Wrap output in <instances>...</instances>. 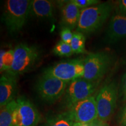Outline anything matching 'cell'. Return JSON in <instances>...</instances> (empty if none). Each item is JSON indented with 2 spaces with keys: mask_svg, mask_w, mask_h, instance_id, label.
Returning a JSON list of instances; mask_svg holds the SVG:
<instances>
[{
  "mask_svg": "<svg viewBox=\"0 0 126 126\" xmlns=\"http://www.w3.org/2000/svg\"><path fill=\"white\" fill-rule=\"evenodd\" d=\"M112 58L105 51L91 53L84 59L83 78L92 82H97L108 71Z\"/></svg>",
  "mask_w": 126,
  "mask_h": 126,
  "instance_id": "4",
  "label": "cell"
},
{
  "mask_svg": "<svg viewBox=\"0 0 126 126\" xmlns=\"http://www.w3.org/2000/svg\"><path fill=\"white\" fill-rule=\"evenodd\" d=\"M30 0H8L5 3L2 21L11 34L23 29L30 15Z\"/></svg>",
  "mask_w": 126,
  "mask_h": 126,
  "instance_id": "1",
  "label": "cell"
},
{
  "mask_svg": "<svg viewBox=\"0 0 126 126\" xmlns=\"http://www.w3.org/2000/svg\"><path fill=\"white\" fill-rule=\"evenodd\" d=\"M80 9H83L99 4L98 0H71Z\"/></svg>",
  "mask_w": 126,
  "mask_h": 126,
  "instance_id": "20",
  "label": "cell"
},
{
  "mask_svg": "<svg viewBox=\"0 0 126 126\" xmlns=\"http://www.w3.org/2000/svg\"><path fill=\"white\" fill-rule=\"evenodd\" d=\"M75 122L81 124H90L98 119L96 98L89 96L68 109Z\"/></svg>",
  "mask_w": 126,
  "mask_h": 126,
  "instance_id": "10",
  "label": "cell"
},
{
  "mask_svg": "<svg viewBox=\"0 0 126 126\" xmlns=\"http://www.w3.org/2000/svg\"><path fill=\"white\" fill-rule=\"evenodd\" d=\"M14 49L8 51L1 50L0 54V70L1 72H8L12 67L14 61Z\"/></svg>",
  "mask_w": 126,
  "mask_h": 126,
  "instance_id": "18",
  "label": "cell"
},
{
  "mask_svg": "<svg viewBox=\"0 0 126 126\" xmlns=\"http://www.w3.org/2000/svg\"><path fill=\"white\" fill-rule=\"evenodd\" d=\"M44 74L54 77L69 83L83 78L84 75V59H73L63 61L44 70Z\"/></svg>",
  "mask_w": 126,
  "mask_h": 126,
  "instance_id": "7",
  "label": "cell"
},
{
  "mask_svg": "<svg viewBox=\"0 0 126 126\" xmlns=\"http://www.w3.org/2000/svg\"><path fill=\"white\" fill-rule=\"evenodd\" d=\"M81 124V126H91V124Z\"/></svg>",
  "mask_w": 126,
  "mask_h": 126,
  "instance_id": "26",
  "label": "cell"
},
{
  "mask_svg": "<svg viewBox=\"0 0 126 126\" xmlns=\"http://www.w3.org/2000/svg\"><path fill=\"white\" fill-rule=\"evenodd\" d=\"M91 126H109V125L107 122H103L97 119L91 123Z\"/></svg>",
  "mask_w": 126,
  "mask_h": 126,
  "instance_id": "25",
  "label": "cell"
},
{
  "mask_svg": "<svg viewBox=\"0 0 126 126\" xmlns=\"http://www.w3.org/2000/svg\"><path fill=\"white\" fill-rule=\"evenodd\" d=\"M73 126H81V123H79L75 122Z\"/></svg>",
  "mask_w": 126,
  "mask_h": 126,
  "instance_id": "27",
  "label": "cell"
},
{
  "mask_svg": "<svg viewBox=\"0 0 126 126\" xmlns=\"http://www.w3.org/2000/svg\"><path fill=\"white\" fill-rule=\"evenodd\" d=\"M122 93L124 99H126V71L122 78Z\"/></svg>",
  "mask_w": 126,
  "mask_h": 126,
  "instance_id": "24",
  "label": "cell"
},
{
  "mask_svg": "<svg viewBox=\"0 0 126 126\" xmlns=\"http://www.w3.org/2000/svg\"><path fill=\"white\" fill-rule=\"evenodd\" d=\"M97 87L96 82H92L83 78L68 83L64 94V103L70 109L78 103L91 96Z\"/></svg>",
  "mask_w": 126,
  "mask_h": 126,
  "instance_id": "8",
  "label": "cell"
},
{
  "mask_svg": "<svg viewBox=\"0 0 126 126\" xmlns=\"http://www.w3.org/2000/svg\"><path fill=\"white\" fill-rule=\"evenodd\" d=\"M73 33L70 28H63L60 32L61 40L66 43L70 44L73 37Z\"/></svg>",
  "mask_w": 126,
  "mask_h": 126,
  "instance_id": "21",
  "label": "cell"
},
{
  "mask_svg": "<svg viewBox=\"0 0 126 126\" xmlns=\"http://www.w3.org/2000/svg\"><path fill=\"white\" fill-rule=\"evenodd\" d=\"M18 77L5 73L0 78V107L2 108L15 100Z\"/></svg>",
  "mask_w": 126,
  "mask_h": 126,
  "instance_id": "12",
  "label": "cell"
},
{
  "mask_svg": "<svg viewBox=\"0 0 126 126\" xmlns=\"http://www.w3.org/2000/svg\"><path fill=\"white\" fill-rule=\"evenodd\" d=\"M74 123L71 114L68 110L49 117L43 126H73Z\"/></svg>",
  "mask_w": 126,
  "mask_h": 126,
  "instance_id": "15",
  "label": "cell"
},
{
  "mask_svg": "<svg viewBox=\"0 0 126 126\" xmlns=\"http://www.w3.org/2000/svg\"><path fill=\"white\" fill-rule=\"evenodd\" d=\"M53 53L56 56L66 57L71 56L74 54L70 44L66 43L61 40L55 45L53 49Z\"/></svg>",
  "mask_w": 126,
  "mask_h": 126,
  "instance_id": "19",
  "label": "cell"
},
{
  "mask_svg": "<svg viewBox=\"0 0 126 126\" xmlns=\"http://www.w3.org/2000/svg\"><path fill=\"white\" fill-rule=\"evenodd\" d=\"M61 12V23L63 28L73 29L77 26L79 19L81 9L71 1L58 2Z\"/></svg>",
  "mask_w": 126,
  "mask_h": 126,
  "instance_id": "11",
  "label": "cell"
},
{
  "mask_svg": "<svg viewBox=\"0 0 126 126\" xmlns=\"http://www.w3.org/2000/svg\"><path fill=\"white\" fill-rule=\"evenodd\" d=\"M112 9V5L109 2L81 9L77 31L88 34L97 31L109 18Z\"/></svg>",
  "mask_w": 126,
  "mask_h": 126,
  "instance_id": "2",
  "label": "cell"
},
{
  "mask_svg": "<svg viewBox=\"0 0 126 126\" xmlns=\"http://www.w3.org/2000/svg\"><path fill=\"white\" fill-rule=\"evenodd\" d=\"M16 107L13 114L12 126H36L40 114L33 104L24 97L16 99Z\"/></svg>",
  "mask_w": 126,
  "mask_h": 126,
  "instance_id": "9",
  "label": "cell"
},
{
  "mask_svg": "<svg viewBox=\"0 0 126 126\" xmlns=\"http://www.w3.org/2000/svg\"><path fill=\"white\" fill-rule=\"evenodd\" d=\"M68 83L56 77L43 74L36 83L35 89L41 99L53 103L64 96Z\"/></svg>",
  "mask_w": 126,
  "mask_h": 126,
  "instance_id": "5",
  "label": "cell"
},
{
  "mask_svg": "<svg viewBox=\"0 0 126 126\" xmlns=\"http://www.w3.org/2000/svg\"><path fill=\"white\" fill-rule=\"evenodd\" d=\"M120 124L121 126H126V105L122 110L120 117Z\"/></svg>",
  "mask_w": 126,
  "mask_h": 126,
  "instance_id": "23",
  "label": "cell"
},
{
  "mask_svg": "<svg viewBox=\"0 0 126 126\" xmlns=\"http://www.w3.org/2000/svg\"><path fill=\"white\" fill-rule=\"evenodd\" d=\"M117 13L126 16V0L117 1Z\"/></svg>",
  "mask_w": 126,
  "mask_h": 126,
  "instance_id": "22",
  "label": "cell"
},
{
  "mask_svg": "<svg viewBox=\"0 0 126 126\" xmlns=\"http://www.w3.org/2000/svg\"><path fill=\"white\" fill-rule=\"evenodd\" d=\"M54 2L48 0H31L30 15L35 18L51 19L54 17Z\"/></svg>",
  "mask_w": 126,
  "mask_h": 126,
  "instance_id": "14",
  "label": "cell"
},
{
  "mask_svg": "<svg viewBox=\"0 0 126 126\" xmlns=\"http://www.w3.org/2000/svg\"><path fill=\"white\" fill-rule=\"evenodd\" d=\"M16 105V100H14L1 108L0 126H12L13 114Z\"/></svg>",
  "mask_w": 126,
  "mask_h": 126,
  "instance_id": "16",
  "label": "cell"
},
{
  "mask_svg": "<svg viewBox=\"0 0 126 126\" xmlns=\"http://www.w3.org/2000/svg\"><path fill=\"white\" fill-rule=\"evenodd\" d=\"M14 49L13 63L10 70L6 73L18 77L30 71L40 61V50L35 45L22 43Z\"/></svg>",
  "mask_w": 126,
  "mask_h": 126,
  "instance_id": "3",
  "label": "cell"
},
{
  "mask_svg": "<svg viewBox=\"0 0 126 126\" xmlns=\"http://www.w3.org/2000/svg\"><path fill=\"white\" fill-rule=\"evenodd\" d=\"M118 97V89L114 82L104 85L96 97L98 119L107 122L114 114Z\"/></svg>",
  "mask_w": 126,
  "mask_h": 126,
  "instance_id": "6",
  "label": "cell"
},
{
  "mask_svg": "<svg viewBox=\"0 0 126 126\" xmlns=\"http://www.w3.org/2000/svg\"><path fill=\"white\" fill-rule=\"evenodd\" d=\"M70 45L74 54L87 53L85 49V37L81 32L77 31L74 32Z\"/></svg>",
  "mask_w": 126,
  "mask_h": 126,
  "instance_id": "17",
  "label": "cell"
},
{
  "mask_svg": "<svg viewBox=\"0 0 126 126\" xmlns=\"http://www.w3.org/2000/svg\"><path fill=\"white\" fill-rule=\"evenodd\" d=\"M126 38V16L116 14L110 19L106 32V40L114 43Z\"/></svg>",
  "mask_w": 126,
  "mask_h": 126,
  "instance_id": "13",
  "label": "cell"
}]
</instances>
